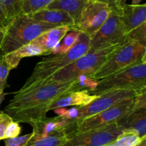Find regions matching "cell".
<instances>
[{"label": "cell", "instance_id": "cell-12", "mask_svg": "<svg viewBox=\"0 0 146 146\" xmlns=\"http://www.w3.org/2000/svg\"><path fill=\"white\" fill-rule=\"evenodd\" d=\"M74 121L60 116L46 118L33 124L32 136L26 145H31L37 141L45 138L55 133L64 131ZM25 145V146H26Z\"/></svg>", "mask_w": 146, "mask_h": 146}, {"label": "cell", "instance_id": "cell-23", "mask_svg": "<svg viewBox=\"0 0 146 146\" xmlns=\"http://www.w3.org/2000/svg\"><path fill=\"white\" fill-rule=\"evenodd\" d=\"M23 0H0V5L9 21L21 14Z\"/></svg>", "mask_w": 146, "mask_h": 146}, {"label": "cell", "instance_id": "cell-35", "mask_svg": "<svg viewBox=\"0 0 146 146\" xmlns=\"http://www.w3.org/2000/svg\"><path fill=\"white\" fill-rule=\"evenodd\" d=\"M7 95V93L4 92V91H0V106H1V103L3 102V101L4 100V98H5L6 96ZM2 113V111L0 110V113Z\"/></svg>", "mask_w": 146, "mask_h": 146}, {"label": "cell", "instance_id": "cell-5", "mask_svg": "<svg viewBox=\"0 0 146 146\" xmlns=\"http://www.w3.org/2000/svg\"><path fill=\"white\" fill-rule=\"evenodd\" d=\"M121 44L101 49L88 50V52L84 56L70 65L53 74L39 86L47 83L66 82L72 81L76 77L82 75L91 76L97 70L99 69L100 67L108 59L111 53Z\"/></svg>", "mask_w": 146, "mask_h": 146}, {"label": "cell", "instance_id": "cell-17", "mask_svg": "<svg viewBox=\"0 0 146 146\" xmlns=\"http://www.w3.org/2000/svg\"><path fill=\"white\" fill-rule=\"evenodd\" d=\"M28 16L36 21L58 27H70L73 29L75 25V21L72 17L61 10L43 9Z\"/></svg>", "mask_w": 146, "mask_h": 146}, {"label": "cell", "instance_id": "cell-25", "mask_svg": "<svg viewBox=\"0 0 146 146\" xmlns=\"http://www.w3.org/2000/svg\"><path fill=\"white\" fill-rule=\"evenodd\" d=\"M75 91L87 90L91 93L96 88L98 81L92 79L89 76L82 75L75 78Z\"/></svg>", "mask_w": 146, "mask_h": 146}, {"label": "cell", "instance_id": "cell-24", "mask_svg": "<svg viewBox=\"0 0 146 146\" xmlns=\"http://www.w3.org/2000/svg\"><path fill=\"white\" fill-rule=\"evenodd\" d=\"M141 138L135 131H123L112 144L115 146H135Z\"/></svg>", "mask_w": 146, "mask_h": 146}, {"label": "cell", "instance_id": "cell-16", "mask_svg": "<svg viewBox=\"0 0 146 146\" xmlns=\"http://www.w3.org/2000/svg\"><path fill=\"white\" fill-rule=\"evenodd\" d=\"M123 131H135L141 138L146 136V108L132 109L116 122Z\"/></svg>", "mask_w": 146, "mask_h": 146}, {"label": "cell", "instance_id": "cell-20", "mask_svg": "<svg viewBox=\"0 0 146 146\" xmlns=\"http://www.w3.org/2000/svg\"><path fill=\"white\" fill-rule=\"evenodd\" d=\"M80 33L81 31H77L76 29H71L69 31H68L63 37L61 41L54 48L51 54H64V53L68 51L77 41V38H78Z\"/></svg>", "mask_w": 146, "mask_h": 146}, {"label": "cell", "instance_id": "cell-7", "mask_svg": "<svg viewBox=\"0 0 146 146\" xmlns=\"http://www.w3.org/2000/svg\"><path fill=\"white\" fill-rule=\"evenodd\" d=\"M134 102L135 97L128 98L96 115L74 122L65 130L66 135L68 137L74 134L81 133L90 130L116 123L121 117L133 109Z\"/></svg>", "mask_w": 146, "mask_h": 146}, {"label": "cell", "instance_id": "cell-22", "mask_svg": "<svg viewBox=\"0 0 146 146\" xmlns=\"http://www.w3.org/2000/svg\"><path fill=\"white\" fill-rule=\"evenodd\" d=\"M54 0H23L21 14L30 15L39 10L45 9Z\"/></svg>", "mask_w": 146, "mask_h": 146}, {"label": "cell", "instance_id": "cell-29", "mask_svg": "<svg viewBox=\"0 0 146 146\" xmlns=\"http://www.w3.org/2000/svg\"><path fill=\"white\" fill-rule=\"evenodd\" d=\"M31 136H32V133L22 135V136L7 138V139H4L5 146H25Z\"/></svg>", "mask_w": 146, "mask_h": 146}, {"label": "cell", "instance_id": "cell-3", "mask_svg": "<svg viewBox=\"0 0 146 146\" xmlns=\"http://www.w3.org/2000/svg\"><path fill=\"white\" fill-rule=\"evenodd\" d=\"M58 27L36 21L28 15L20 14L11 19L6 27L0 46V56H4L31 44L38 36Z\"/></svg>", "mask_w": 146, "mask_h": 146}, {"label": "cell", "instance_id": "cell-11", "mask_svg": "<svg viewBox=\"0 0 146 146\" xmlns=\"http://www.w3.org/2000/svg\"><path fill=\"white\" fill-rule=\"evenodd\" d=\"M140 93L141 92L135 90L119 89L113 90L100 94L90 104L79 106V115L77 121L96 115L116 105L123 100L135 97Z\"/></svg>", "mask_w": 146, "mask_h": 146}, {"label": "cell", "instance_id": "cell-1", "mask_svg": "<svg viewBox=\"0 0 146 146\" xmlns=\"http://www.w3.org/2000/svg\"><path fill=\"white\" fill-rule=\"evenodd\" d=\"M75 81L47 83L21 92H14V97L3 112L17 123L32 125L46 118L49 106L57 98L70 91H75Z\"/></svg>", "mask_w": 146, "mask_h": 146}, {"label": "cell", "instance_id": "cell-28", "mask_svg": "<svg viewBox=\"0 0 146 146\" xmlns=\"http://www.w3.org/2000/svg\"><path fill=\"white\" fill-rule=\"evenodd\" d=\"M128 38L138 41L143 45L146 46V22L131 31L128 35Z\"/></svg>", "mask_w": 146, "mask_h": 146}, {"label": "cell", "instance_id": "cell-21", "mask_svg": "<svg viewBox=\"0 0 146 146\" xmlns=\"http://www.w3.org/2000/svg\"><path fill=\"white\" fill-rule=\"evenodd\" d=\"M66 141L65 131H61L26 146H64Z\"/></svg>", "mask_w": 146, "mask_h": 146}, {"label": "cell", "instance_id": "cell-13", "mask_svg": "<svg viewBox=\"0 0 146 146\" xmlns=\"http://www.w3.org/2000/svg\"><path fill=\"white\" fill-rule=\"evenodd\" d=\"M120 18L124 31L128 36L131 31L146 22L145 4L138 5L125 4L123 6Z\"/></svg>", "mask_w": 146, "mask_h": 146}, {"label": "cell", "instance_id": "cell-19", "mask_svg": "<svg viewBox=\"0 0 146 146\" xmlns=\"http://www.w3.org/2000/svg\"><path fill=\"white\" fill-rule=\"evenodd\" d=\"M36 56H43L41 50L38 47L29 44L19 48L17 51L4 56L9 70L14 69L17 67L23 58Z\"/></svg>", "mask_w": 146, "mask_h": 146}, {"label": "cell", "instance_id": "cell-6", "mask_svg": "<svg viewBox=\"0 0 146 146\" xmlns=\"http://www.w3.org/2000/svg\"><path fill=\"white\" fill-rule=\"evenodd\" d=\"M146 90V59L141 60L124 69L100 80L90 94L98 96L113 90Z\"/></svg>", "mask_w": 146, "mask_h": 146}, {"label": "cell", "instance_id": "cell-15", "mask_svg": "<svg viewBox=\"0 0 146 146\" xmlns=\"http://www.w3.org/2000/svg\"><path fill=\"white\" fill-rule=\"evenodd\" d=\"M98 97L92 95L87 90L70 91L60 96L49 106L50 110L68 106H83L92 102Z\"/></svg>", "mask_w": 146, "mask_h": 146}, {"label": "cell", "instance_id": "cell-38", "mask_svg": "<svg viewBox=\"0 0 146 146\" xmlns=\"http://www.w3.org/2000/svg\"><path fill=\"white\" fill-rule=\"evenodd\" d=\"M143 0H132V5H138Z\"/></svg>", "mask_w": 146, "mask_h": 146}, {"label": "cell", "instance_id": "cell-30", "mask_svg": "<svg viewBox=\"0 0 146 146\" xmlns=\"http://www.w3.org/2000/svg\"><path fill=\"white\" fill-rule=\"evenodd\" d=\"M96 1L107 4L111 11L121 15L123 6L125 4L126 0H96Z\"/></svg>", "mask_w": 146, "mask_h": 146}, {"label": "cell", "instance_id": "cell-31", "mask_svg": "<svg viewBox=\"0 0 146 146\" xmlns=\"http://www.w3.org/2000/svg\"><path fill=\"white\" fill-rule=\"evenodd\" d=\"M21 131V128L20 127L19 123L15 121H13L12 123L9 124L6 130L5 134H4V139L7 138H15L19 135Z\"/></svg>", "mask_w": 146, "mask_h": 146}, {"label": "cell", "instance_id": "cell-4", "mask_svg": "<svg viewBox=\"0 0 146 146\" xmlns=\"http://www.w3.org/2000/svg\"><path fill=\"white\" fill-rule=\"evenodd\" d=\"M143 59H146V46L128 37L111 53L99 69L89 77L100 81Z\"/></svg>", "mask_w": 146, "mask_h": 146}, {"label": "cell", "instance_id": "cell-39", "mask_svg": "<svg viewBox=\"0 0 146 146\" xmlns=\"http://www.w3.org/2000/svg\"><path fill=\"white\" fill-rule=\"evenodd\" d=\"M106 146H115L114 145H113V144H111V145H106Z\"/></svg>", "mask_w": 146, "mask_h": 146}, {"label": "cell", "instance_id": "cell-8", "mask_svg": "<svg viewBox=\"0 0 146 146\" xmlns=\"http://www.w3.org/2000/svg\"><path fill=\"white\" fill-rule=\"evenodd\" d=\"M127 38L120 15L111 11L106 21L95 34L90 36L89 50H98L119 45Z\"/></svg>", "mask_w": 146, "mask_h": 146}, {"label": "cell", "instance_id": "cell-33", "mask_svg": "<svg viewBox=\"0 0 146 146\" xmlns=\"http://www.w3.org/2000/svg\"><path fill=\"white\" fill-rule=\"evenodd\" d=\"M142 108H146V91H142L135 97V102L133 109Z\"/></svg>", "mask_w": 146, "mask_h": 146}, {"label": "cell", "instance_id": "cell-26", "mask_svg": "<svg viewBox=\"0 0 146 146\" xmlns=\"http://www.w3.org/2000/svg\"><path fill=\"white\" fill-rule=\"evenodd\" d=\"M53 111L57 114V116L63 117L68 120H71L74 122L78 120L79 115V106H75L69 109L66 108H57Z\"/></svg>", "mask_w": 146, "mask_h": 146}, {"label": "cell", "instance_id": "cell-10", "mask_svg": "<svg viewBox=\"0 0 146 146\" xmlns=\"http://www.w3.org/2000/svg\"><path fill=\"white\" fill-rule=\"evenodd\" d=\"M111 11L107 4L91 0L81 11L72 29L85 33L91 36L106 21Z\"/></svg>", "mask_w": 146, "mask_h": 146}, {"label": "cell", "instance_id": "cell-37", "mask_svg": "<svg viewBox=\"0 0 146 146\" xmlns=\"http://www.w3.org/2000/svg\"><path fill=\"white\" fill-rule=\"evenodd\" d=\"M135 146H146V136L143 137V138H141V141Z\"/></svg>", "mask_w": 146, "mask_h": 146}, {"label": "cell", "instance_id": "cell-2", "mask_svg": "<svg viewBox=\"0 0 146 146\" xmlns=\"http://www.w3.org/2000/svg\"><path fill=\"white\" fill-rule=\"evenodd\" d=\"M89 44V36L85 33H80L77 41L68 51L64 54L48 55L39 61L19 92L38 86L57 71L74 63L88 52Z\"/></svg>", "mask_w": 146, "mask_h": 146}, {"label": "cell", "instance_id": "cell-34", "mask_svg": "<svg viewBox=\"0 0 146 146\" xmlns=\"http://www.w3.org/2000/svg\"><path fill=\"white\" fill-rule=\"evenodd\" d=\"M10 21L6 16L2 7L0 5V28H6Z\"/></svg>", "mask_w": 146, "mask_h": 146}, {"label": "cell", "instance_id": "cell-14", "mask_svg": "<svg viewBox=\"0 0 146 146\" xmlns=\"http://www.w3.org/2000/svg\"><path fill=\"white\" fill-rule=\"evenodd\" d=\"M71 29H72V28L70 27L54 28L38 36L31 43V44L38 47L42 51L43 56L51 55L57 44Z\"/></svg>", "mask_w": 146, "mask_h": 146}, {"label": "cell", "instance_id": "cell-18", "mask_svg": "<svg viewBox=\"0 0 146 146\" xmlns=\"http://www.w3.org/2000/svg\"><path fill=\"white\" fill-rule=\"evenodd\" d=\"M90 1L91 0H54L45 9L65 11L72 17L76 24L81 11Z\"/></svg>", "mask_w": 146, "mask_h": 146}, {"label": "cell", "instance_id": "cell-36", "mask_svg": "<svg viewBox=\"0 0 146 146\" xmlns=\"http://www.w3.org/2000/svg\"><path fill=\"white\" fill-rule=\"evenodd\" d=\"M6 28H0V46H1V42H2L3 38H4V34H5Z\"/></svg>", "mask_w": 146, "mask_h": 146}, {"label": "cell", "instance_id": "cell-27", "mask_svg": "<svg viewBox=\"0 0 146 146\" xmlns=\"http://www.w3.org/2000/svg\"><path fill=\"white\" fill-rule=\"evenodd\" d=\"M10 70L7 66V62L4 56H0V91H4L6 88H8L7 83Z\"/></svg>", "mask_w": 146, "mask_h": 146}, {"label": "cell", "instance_id": "cell-9", "mask_svg": "<svg viewBox=\"0 0 146 146\" xmlns=\"http://www.w3.org/2000/svg\"><path fill=\"white\" fill-rule=\"evenodd\" d=\"M123 130L116 123L71 135L64 146H106L111 145Z\"/></svg>", "mask_w": 146, "mask_h": 146}, {"label": "cell", "instance_id": "cell-32", "mask_svg": "<svg viewBox=\"0 0 146 146\" xmlns=\"http://www.w3.org/2000/svg\"><path fill=\"white\" fill-rule=\"evenodd\" d=\"M13 121H14L12 118L3 111L1 113H0V140L4 139V134L7 127Z\"/></svg>", "mask_w": 146, "mask_h": 146}]
</instances>
